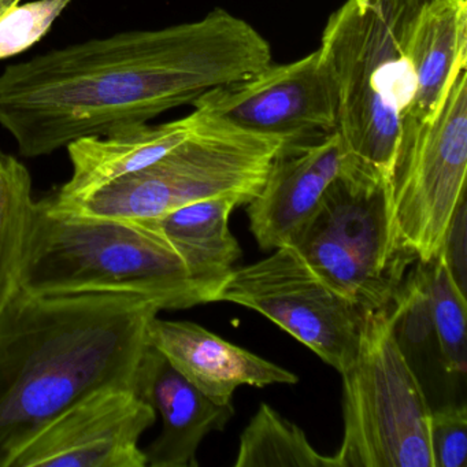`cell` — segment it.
Masks as SVG:
<instances>
[{"mask_svg": "<svg viewBox=\"0 0 467 467\" xmlns=\"http://www.w3.org/2000/svg\"><path fill=\"white\" fill-rule=\"evenodd\" d=\"M242 204L245 202L239 196H215L149 218L184 259L191 277L212 289L214 296L242 256L229 228L232 212Z\"/></svg>", "mask_w": 467, "mask_h": 467, "instance_id": "cell-17", "label": "cell"}, {"mask_svg": "<svg viewBox=\"0 0 467 467\" xmlns=\"http://www.w3.org/2000/svg\"><path fill=\"white\" fill-rule=\"evenodd\" d=\"M466 199L461 202L441 247L442 255L450 266L453 280L462 292L466 294Z\"/></svg>", "mask_w": 467, "mask_h": 467, "instance_id": "cell-23", "label": "cell"}, {"mask_svg": "<svg viewBox=\"0 0 467 467\" xmlns=\"http://www.w3.org/2000/svg\"><path fill=\"white\" fill-rule=\"evenodd\" d=\"M422 2H426V0H422Z\"/></svg>", "mask_w": 467, "mask_h": 467, "instance_id": "cell-24", "label": "cell"}, {"mask_svg": "<svg viewBox=\"0 0 467 467\" xmlns=\"http://www.w3.org/2000/svg\"><path fill=\"white\" fill-rule=\"evenodd\" d=\"M195 121L193 111L166 124L130 125L106 136L73 141L67 147L73 166L72 177L50 198L56 202L78 201L119 177L151 165L184 141Z\"/></svg>", "mask_w": 467, "mask_h": 467, "instance_id": "cell-15", "label": "cell"}, {"mask_svg": "<svg viewBox=\"0 0 467 467\" xmlns=\"http://www.w3.org/2000/svg\"><path fill=\"white\" fill-rule=\"evenodd\" d=\"M160 300L130 294L35 296L0 311V467L57 415L106 388L136 390Z\"/></svg>", "mask_w": 467, "mask_h": 467, "instance_id": "cell-2", "label": "cell"}, {"mask_svg": "<svg viewBox=\"0 0 467 467\" xmlns=\"http://www.w3.org/2000/svg\"><path fill=\"white\" fill-rule=\"evenodd\" d=\"M20 286L35 296L140 295L166 310L214 299L151 220L70 217L43 199L32 210Z\"/></svg>", "mask_w": 467, "mask_h": 467, "instance_id": "cell-3", "label": "cell"}, {"mask_svg": "<svg viewBox=\"0 0 467 467\" xmlns=\"http://www.w3.org/2000/svg\"><path fill=\"white\" fill-rule=\"evenodd\" d=\"M431 445L434 467L466 466L467 410L464 404L431 410Z\"/></svg>", "mask_w": 467, "mask_h": 467, "instance_id": "cell-22", "label": "cell"}, {"mask_svg": "<svg viewBox=\"0 0 467 467\" xmlns=\"http://www.w3.org/2000/svg\"><path fill=\"white\" fill-rule=\"evenodd\" d=\"M72 0L18 4L0 17V59L12 58L36 45Z\"/></svg>", "mask_w": 467, "mask_h": 467, "instance_id": "cell-21", "label": "cell"}, {"mask_svg": "<svg viewBox=\"0 0 467 467\" xmlns=\"http://www.w3.org/2000/svg\"><path fill=\"white\" fill-rule=\"evenodd\" d=\"M418 270L428 294L431 330L439 343L445 371L455 376L466 373V294L453 280L441 251L428 264L418 262Z\"/></svg>", "mask_w": 467, "mask_h": 467, "instance_id": "cell-20", "label": "cell"}, {"mask_svg": "<svg viewBox=\"0 0 467 467\" xmlns=\"http://www.w3.org/2000/svg\"><path fill=\"white\" fill-rule=\"evenodd\" d=\"M289 245L363 311L392 305L417 262L396 234L388 182L354 168L329 185Z\"/></svg>", "mask_w": 467, "mask_h": 467, "instance_id": "cell-7", "label": "cell"}, {"mask_svg": "<svg viewBox=\"0 0 467 467\" xmlns=\"http://www.w3.org/2000/svg\"><path fill=\"white\" fill-rule=\"evenodd\" d=\"M192 132L161 160L119 177L86 198L43 201L54 212L94 220H149L215 196L250 203L273 160L291 139L261 135L193 109Z\"/></svg>", "mask_w": 467, "mask_h": 467, "instance_id": "cell-5", "label": "cell"}, {"mask_svg": "<svg viewBox=\"0 0 467 467\" xmlns=\"http://www.w3.org/2000/svg\"><path fill=\"white\" fill-rule=\"evenodd\" d=\"M234 466L335 467V459L319 453L296 423L262 403L243 431Z\"/></svg>", "mask_w": 467, "mask_h": 467, "instance_id": "cell-19", "label": "cell"}, {"mask_svg": "<svg viewBox=\"0 0 467 467\" xmlns=\"http://www.w3.org/2000/svg\"><path fill=\"white\" fill-rule=\"evenodd\" d=\"M136 392L162 417V431L144 452L147 467H196L199 445L234 418L232 403L220 404L191 384L147 344L136 376Z\"/></svg>", "mask_w": 467, "mask_h": 467, "instance_id": "cell-14", "label": "cell"}, {"mask_svg": "<svg viewBox=\"0 0 467 467\" xmlns=\"http://www.w3.org/2000/svg\"><path fill=\"white\" fill-rule=\"evenodd\" d=\"M273 64L269 42L223 9L157 31L50 51L0 75V127L26 158L192 105Z\"/></svg>", "mask_w": 467, "mask_h": 467, "instance_id": "cell-1", "label": "cell"}, {"mask_svg": "<svg viewBox=\"0 0 467 467\" xmlns=\"http://www.w3.org/2000/svg\"><path fill=\"white\" fill-rule=\"evenodd\" d=\"M352 168L338 130L288 140L264 187L247 204L251 234L264 251L289 244L318 209L329 185Z\"/></svg>", "mask_w": 467, "mask_h": 467, "instance_id": "cell-12", "label": "cell"}, {"mask_svg": "<svg viewBox=\"0 0 467 467\" xmlns=\"http://www.w3.org/2000/svg\"><path fill=\"white\" fill-rule=\"evenodd\" d=\"M343 377V441L335 467H434L425 392L396 335L395 302L365 311Z\"/></svg>", "mask_w": 467, "mask_h": 467, "instance_id": "cell-6", "label": "cell"}, {"mask_svg": "<svg viewBox=\"0 0 467 467\" xmlns=\"http://www.w3.org/2000/svg\"><path fill=\"white\" fill-rule=\"evenodd\" d=\"M214 302L262 314L340 374L357 357L365 311L325 283L292 245L234 267Z\"/></svg>", "mask_w": 467, "mask_h": 467, "instance_id": "cell-9", "label": "cell"}, {"mask_svg": "<svg viewBox=\"0 0 467 467\" xmlns=\"http://www.w3.org/2000/svg\"><path fill=\"white\" fill-rule=\"evenodd\" d=\"M411 98L403 119L422 121L440 102L456 67L467 62V0H426L406 39Z\"/></svg>", "mask_w": 467, "mask_h": 467, "instance_id": "cell-16", "label": "cell"}, {"mask_svg": "<svg viewBox=\"0 0 467 467\" xmlns=\"http://www.w3.org/2000/svg\"><path fill=\"white\" fill-rule=\"evenodd\" d=\"M146 341L207 398L220 404L232 403L242 385L265 388L296 384L299 377L270 360L190 321H169L152 317L147 324Z\"/></svg>", "mask_w": 467, "mask_h": 467, "instance_id": "cell-13", "label": "cell"}, {"mask_svg": "<svg viewBox=\"0 0 467 467\" xmlns=\"http://www.w3.org/2000/svg\"><path fill=\"white\" fill-rule=\"evenodd\" d=\"M34 204L28 169L12 155L0 152V311L21 288Z\"/></svg>", "mask_w": 467, "mask_h": 467, "instance_id": "cell-18", "label": "cell"}, {"mask_svg": "<svg viewBox=\"0 0 467 467\" xmlns=\"http://www.w3.org/2000/svg\"><path fill=\"white\" fill-rule=\"evenodd\" d=\"M155 418L136 390H97L37 431L10 467H147L139 442Z\"/></svg>", "mask_w": 467, "mask_h": 467, "instance_id": "cell-11", "label": "cell"}, {"mask_svg": "<svg viewBox=\"0 0 467 467\" xmlns=\"http://www.w3.org/2000/svg\"><path fill=\"white\" fill-rule=\"evenodd\" d=\"M192 106L234 127L291 140L337 130V91L318 50L210 89Z\"/></svg>", "mask_w": 467, "mask_h": 467, "instance_id": "cell-10", "label": "cell"}, {"mask_svg": "<svg viewBox=\"0 0 467 467\" xmlns=\"http://www.w3.org/2000/svg\"><path fill=\"white\" fill-rule=\"evenodd\" d=\"M467 173V62L456 67L440 102L422 121L401 119L388 177L401 245L428 264L441 250L464 201Z\"/></svg>", "mask_w": 467, "mask_h": 467, "instance_id": "cell-8", "label": "cell"}, {"mask_svg": "<svg viewBox=\"0 0 467 467\" xmlns=\"http://www.w3.org/2000/svg\"><path fill=\"white\" fill-rule=\"evenodd\" d=\"M422 0H346L318 51L338 99L337 130L352 168L388 182L411 98L406 39Z\"/></svg>", "mask_w": 467, "mask_h": 467, "instance_id": "cell-4", "label": "cell"}]
</instances>
